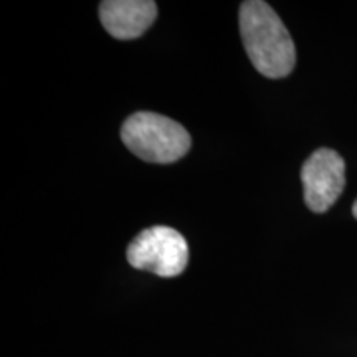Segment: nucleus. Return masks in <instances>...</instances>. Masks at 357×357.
Segmentation results:
<instances>
[{
    "instance_id": "1",
    "label": "nucleus",
    "mask_w": 357,
    "mask_h": 357,
    "mask_svg": "<svg viewBox=\"0 0 357 357\" xmlns=\"http://www.w3.org/2000/svg\"><path fill=\"white\" fill-rule=\"evenodd\" d=\"M240 33L250 60L266 78H283L296 65L291 35L273 8L261 0H248L240 7Z\"/></svg>"
},
{
    "instance_id": "3",
    "label": "nucleus",
    "mask_w": 357,
    "mask_h": 357,
    "mask_svg": "<svg viewBox=\"0 0 357 357\" xmlns=\"http://www.w3.org/2000/svg\"><path fill=\"white\" fill-rule=\"evenodd\" d=\"M126 257L129 265L137 270L174 278L189 263V247L184 236L171 227H151L129 243Z\"/></svg>"
},
{
    "instance_id": "5",
    "label": "nucleus",
    "mask_w": 357,
    "mask_h": 357,
    "mask_svg": "<svg viewBox=\"0 0 357 357\" xmlns=\"http://www.w3.org/2000/svg\"><path fill=\"white\" fill-rule=\"evenodd\" d=\"M158 7L151 0H105L100 3V19L111 37L132 40L154 24Z\"/></svg>"
},
{
    "instance_id": "6",
    "label": "nucleus",
    "mask_w": 357,
    "mask_h": 357,
    "mask_svg": "<svg viewBox=\"0 0 357 357\" xmlns=\"http://www.w3.org/2000/svg\"><path fill=\"white\" fill-rule=\"evenodd\" d=\"M352 213H354V217L357 218V200L354 202V205H352Z\"/></svg>"
},
{
    "instance_id": "4",
    "label": "nucleus",
    "mask_w": 357,
    "mask_h": 357,
    "mask_svg": "<svg viewBox=\"0 0 357 357\" xmlns=\"http://www.w3.org/2000/svg\"><path fill=\"white\" fill-rule=\"evenodd\" d=\"M307 208L323 213L333 207L346 184L344 159L333 149H318L301 169Z\"/></svg>"
},
{
    "instance_id": "2",
    "label": "nucleus",
    "mask_w": 357,
    "mask_h": 357,
    "mask_svg": "<svg viewBox=\"0 0 357 357\" xmlns=\"http://www.w3.org/2000/svg\"><path fill=\"white\" fill-rule=\"evenodd\" d=\"M124 146L146 162L171 164L189 153L192 139L187 129L167 116L139 111L121 129Z\"/></svg>"
}]
</instances>
